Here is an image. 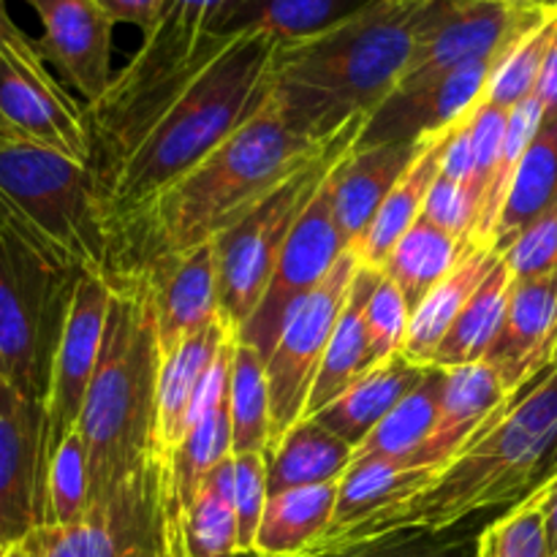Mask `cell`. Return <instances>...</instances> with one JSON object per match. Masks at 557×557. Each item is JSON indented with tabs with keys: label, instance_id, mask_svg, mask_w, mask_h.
I'll use <instances>...</instances> for the list:
<instances>
[{
	"label": "cell",
	"instance_id": "49",
	"mask_svg": "<svg viewBox=\"0 0 557 557\" xmlns=\"http://www.w3.org/2000/svg\"><path fill=\"white\" fill-rule=\"evenodd\" d=\"M482 3L511 5V9L525 11H557V0H482Z\"/></svg>",
	"mask_w": 557,
	"mask_h": 557
},
{
	"label": "cell",
	"instance_id": "23",
	"mask_svg": "<svg viewBox=\"0 0 557 557\" xmlns=\"http://www.w3.org/2000/svg\"><path fill=\"white\" fill-rule=\"evenodd\" d=\"M424 375H428L424 364L411 362L406 354H395L386 362L375 364L351 389L343 392L335 403L310 419L324 424L330 433L357 451L370 438V433L422 384Z\"/></svg>",
	"mask_w": 557,
	"mask_h": 557
},
{
	"label": "cell",
	"instance_id": "48",
	"mask_svg": "<svg viewBox=\"0 0 557 557\" xmlns=\"http://www.w3.org/2000/svg\"><path fill=\"white\" fill-rule=\"evenodd\" d=\"M533 96L542 101L544 117H547V114H557V27H555L553 44H549L547 60H544L542 76H539V85Z\"/></svg>",
	"mask_w": 557,
	"mask_h": 557
},
{
	"label": "cell",
	"instance_id": "19",
	"mask_svg": "<svg viewBox=\"0 0 557 557\" xmlns=\"http://www.w3.org/2000/svg\"><path fill=\"white\" fill-rule=\"evenodd\" d=\"M557 351V272L515 281L504 326L484 362L498 373L509 395L555 364Z\"/></svg>",
	"mask_w": 557,
	"mask_h": 557
},
{
	"label": "cell",
	"instance_id": "33",
	"mask_svg": "<svg viewBox=\"0 0 557 557\" xmlns=\"http://www.w3.org/2000/svg\"><path fill=\"white\" fill-rule=\"evenodd\" d=\"M471 245L451 237L444 228L433 226L430 221L419 218L406 237L395 245L392 256L384 264V275L395 281L406 297L408 310H417L430 292L460 264L462 256Z\"/></svg>",
	"mask_w": 557,
	"mask_h": 557
},
{
	"label": "cell",
	"instance_id": "36",
	"mask_svg": "<svg viewBox=\"0 0 557 557\" xmlns=\"http://www.w3.org/2000/svg\"><path fill=\"white\" fill-rule=\"evenodd\" d=\"M232 455H270L272 413L267 359L237 337L228 370Z\"/></svg>",
	"mask_w": 557,
	"mask_h": 557
},
{
	"label": "cell",
	"instance_id": "2",
	"mask_svg": "<svg viewBox=\"0 0 557 557\" xmlns=\"http://www.w3.org/2000/svg\"><path fill=\"white\" fill-rule=\"evenodd\" d=\"M326 141L292 131L270 92L259 114L109 234L107 277L139 275L221 239Z\"/></svg>",
	"mask_w": 557,
	"mask_h": 557
},
{
	"label": "cell",
	"instance_id": "1",
	"mask_svg": "<svg viewBox=\"0 0 557 557\" xmlns=\"http://www.w3.org/2000/svg\"><path fill=\"white\" fill-rule=\"evenodd\" d=\"M277 38L221 36L185 76L123 117L90 128L98 205L109 234L264 109Z\"/></svg>",
	"mask_w": 557,
	"mask_h": 557
},
{
	"label": "cell",
	"instance_id": "9",
	"mask_svg": "<svg viewBox=\"0 0 557 557\" xmlns=\"http://www.w3.org/2000/svg\"><path fill=\"white\" fill-rule=\"evenodd\" d=\"M161 457L90 504L74 525H38L25 539L30 557H172L163 511Z\"/></svg>",
	"mask_w": 557,
	"mask_h": 557
},
{
	"label": "cell",
	"instance_id": "10",
	"mask_svg": "<svg viewBox=\"0 0 557 557\" xmlns=\"http://www.w3.org/2000/svg\"><path fill=\"white\" fill-rule=\"evenodd\" d=\"M359 270V259L354 250H346L335 270L288 310L281 326L275 348L267 357V381H270V413L272 438L270 455L277 449L288 430L305 419L310 392L319 379L326 346L332 341L337 319L351 294L354 275Z\"/></svg>",
	"mask_w": 557,
	"mask_h": 557
},
{
	"label": "cell",
	"instance_id": "4",
	"mask_svg": "<svg viewBox=\"0 0 557 557\" xmlns=\"http://www.w3.org/2000/svg\"><path fill=\"white\" fill-rule=\"evenodd\" d=\"M433 11L435 0H379L319 36L277 44L272 101L292 131L326 141L370 117L400 85Z\"/></svg>",
	"mask_w": 557,
	"mask_h": 557
},
{
	"label": "cell",
	"instance_id": "25",
	"mask_svg": "<svg viewBox=\"0 0 557 557\" xmlns=\"http://www.w3.org/2000/svg\"><path fill=\"white\" fill-rule=\"evenodd\" d=\"M337 482L270 495L250 557H313L335 520Z\"/></svg>",
	"mask_w": 557,
	"mask_h": 557
},
{
	"label": "cell",
	"instance_id": "12",
	"mask_svg": "<svg viewBox=\"0 0 557 557\" xmlns=\"http://www.w3.org/2000/svg\"><path fill=\"white\" fill-rule=\"evenodd\" d=\"M555 11H525L482 0H435L433 16L413 47L397 90H417L473 63L500 54Z\"/></svg>",
	"mask_w": 557,
	"mask_h": 557
},
{
	"label": "cell",
	"instance_id": "40",
	"mask_svg": "<svg viewBox=\"0 0 557 557\" xmlns=\"http://www.w3.org/2000/svg\"><path fill=\"white\" fill-rule=\"evenodd\" d=\"M479 557H553L542 511L525 500L493 517L479 536Z\"/></svg>",
	"mask_w": 557,
	"mask_h": 557
},
{
	"label": "cell",
	"instance_id": "30",
	"mask_svg": "<svg viewBox=\"0 0 557 557\" xmlns=\"http://www.w3.org/2000/svg\"><path fill=\"white\" fill-rule=\"evenodd\" d=\"M557 205V114H547L528 145L493 232V248L504 250L522 228Z\"/></svg>",
	"mask_w": 557,
	"mask_h": 557
},
{
	"label": "cell",
	"instance_id": "29",
	"mask_svg": "<svg viewBox=\"0 0 557 557\" xmlns=\"http://www.w3.org/2000/svg\"><path fill=\"white\" fill-rule=\"evenodd\" d=\"M451 128H455V125H451ZM451 128L433 136L428 150L419 156V161L408 169L406 177H403L400 183L395 185V190L386 196V201L381 205V210L375 212L368 232H364L362 239L351 248L362 267L384 270L386 259L392 256L395 245L400 243V239L406 237L408 228L422 218L430 188H433L435 177L441 174V156H444L446 136H449Z\"/></svg>",
	"mask_w": 557,
	"mask_h": 557
},
{
	"label": "cell",
	"instance_id": "17",
	"mask_svg": "<svg viewBox=\"0 0 557 557\" xmlns=\"http://www.w3.org/2000/svg\"><path fill=\"white\" fill-rule=\"evenodd\" d=\"M495 63H473L417 90H395L359 131L357 147L428 139L460 123L484 98Z\"/></svg>",
	"mask_w": 557,
	"mask_h": 557
},
{
	"label": "cell",
	"instance_id": "18",
	"mask_svg": "<svg viewBox=\"0 0 557 557\" xmlns=\"http://www.w3.org/2000/svg\"><path fill=\"white\" fill-rule=\"evenodd\" d=\"M125 277H139L147 286L163 359L223 315L218 299L215 243L163 259L139 275Z\"/></svg>",
	"mask_w": 557,
	"mask_h": 557
},
{
	"label": "cell",
	"instance_id": "3",
	"mask_svg": "<svg viewBox=\"0 0 557 557\" xmlns=\"http://www.w3.org/2000/svg\"><path fill=\"white\" fill-rule=\"evenodd\" d=\"M557 473V364L522 386L433 487L326 544L330 557L392 533L449 531L525 504Z\"/></svg>",
	"mask_w": 557,
	"mask_h": 557
},
{
	"label": "cell",
	"instance_id": "26",
	"mask_svg": "<svg viewBox=\"0 0 557 557\" xmlns=\"http://www.w3.org/2000/svg\"><path fill=\"white\" fill-rule=\"evenodd\" d=\"M379 275L381 270L359 264L351 283V294H348V302L343 308L341 319H337L332 341L326 346L324 362H321L319 379H315L313 392H310L305 419L324 411L330 403H335L343 392L351 389L362 375H368L375 368L373 357H370L368 330H364V310H368L370 294H373Z\"/></svg>",
	"mask_w": 557,
	"mask_h": 557
},
{
	"label": "cell",
	"instance_id": "37",
	"mask_svg": "<svg viewBox=\"0 0 557 557\" xmlns=\"http://www.w3.org/2000/svg\"><path fill=\"white\" fill-rule=\"evenodd\" d=\"M90 509V460L82 435L71 433L52 455L44 476L41 522L38 525H74Z\"/></svg>",
	"mask_w": 557,
	"mask_h": 557
},
{
	"label": "cell",
	"instance_id": "44",
	"mask_svg": "<svg viewBox=\"0 0 557 557\" xmlns=\"http://www.w3.org/2000/svg\"><path fill=\"white\" fill-rule=\"evenodd\" d=\"M506 123H509V109L495 107V103H487V101H479L471 114V145H473L471 190L479 199V212H482L484 199H487L490 185H493L500 145H504Z\"/></svg>",
	"mask_w": 557,
	"mask_h": 557
},
{
	"label": "cell",
	"instance_id": "21",
	"mask_svg": "<svg viewBox=\"0 0 557 557\" xmlns=\"http://www.w3.org/2000/svg\"><path fill=\"white\" fill-rule=\"evenodd\" d=\"M509 397L498 373L487 362L446 370L438 424L422 449L413 451L408 466L446 471L473 444L484 424L509 403Z\"/></svg>",
	"mask_w": 557,
	"mask_h": 557
},
{
	"label": "cell",
	"instance_id": "50",
	"mask_svg": "<svg viewBox=\"0 0 557 557\" xmlns=\"http://www.w3.org/2000/svg\"><path fill=\"white\" fill-rule=\"evenodd\" d=\"M22 33L25 30H20V27H16V22L11 20L5 0H0V41H9V38L22 36Z\"/></svg>",
	"mask_w": 557,
	"mask_h": 557
},
{
	"label": "cell",
	"instance_id": "32",
	"mask_svg": "<svg viewBox=\"0 0 557 557\" xmlns=\"http://www.w3.org/2000/svg\"><path fill=\"white\" fill-rule=\"evenodd\" d=\"M511 286H515V277H511L506 261L500 259L487 275V281L473 294L471 302L457 315L451 330L446 332L430 368L451 370L462 368V364L484 362L495 337H498L500 326H504Z\"/></svg>",
	"mask_w": 557,
	"mask_h": 557
},
{
	"label": "cell",
	"instance_id": "38",
	"mask_svg": "<svg viewBox=\"0 0 557 557\" xmlns=\"http://www.w3.org/2000/svg\"><path fill=\"white\" fill-rule=\"evenodd\" d=\"M557 27V11L547 20L539 22L536 27L517 38L509 49L498 58L490 74L487 90L482 101L495 103V107L515 109L517 103L531 98L536 92L539 76H542L544 60H547L549 44H553Z\"/></svg>",
	"mask_w": 557,
	"mask_h": 557
},
{
	"label": "cell",
	"instance_id": "46",
	"mask_svg": "<svg viewBox=\"0 0 557 557\" xmlns=\"http://www.w3.org/2000/svg\"><path fill=\"white\" fill-rule=\"evenodd\" d=\"M98 5L107 11V16L114 25L125 22V25L139 27L147 36L158 25V20H161L166 0H98Z\"/></svg>",
	"mask_w": 557,
	"mask_h": 557
},
{
	"label": "cell",
	"instance_id": "27",
	"mask_svg": "<svg viewBox=\"0 0 557 557\" xmlns=\"http://www.w3.org/2000/svg\"><path fill=\"white\" fill-rule=\"evenodd\" d=\"M498 261L500 253L493 245H471L460 264L424 297V302L411 313L406 346H403V354L411 362L424 364V368L433 364V357L446 332L451 330L457 315L471 302V297L487 281Z\"/></svg>",
	"mask_w": 557,
	"mask_h": 557
},
{
	"label": "cell",
	"instance_id": "28",
	"mask_svg": "<svg viewBox=\"0 0 557 557\" xmlns=\"http://www.w3.org/2000/svg\"><path fill=\"white\" fill-rule=\"evenodd\" d=\"M166 533L172 557H243L234 515V455L207 473L196 498Z\"/></svg>",
	"mask_w": 557,
	"mask_h": 557
},
{
	"label": "cell",
	"instance_id": "24",
	"mask_svg": "<svg viewBox=\"0 0 557 557\" xmlns=\"http://www.w3.org/2000/svg\"><path fill=\"white\" fill-rule=\"evenodd\" d=\"M441 473L444 471H438V468H411L400 460L354 462L346 476L341 479V493H337L335 520H332L330 533L321 539L313 557H319L326 544L341 539L351 528L362 525L370 517L422 495L424 490L438 482Z\"/></svg>",
	"mask_w": 557,
	"mask_h": 557
},
{
	"label": "cell",
	"instance_id": "22",
	"mask_svg": "<svg viewBox=\"0 0 557 557\" xmlns=\"http://www.w3.org/2000/svg\"><path fill=\"white\" fill-rule=\"evenodd\" d=\"M234 335H237V330L232 326V321L221 315L207 330L188 337L177 351L163 359L156 424V451L161 460H166L188 433V419L196 397H199L218 354Z\"/></svg>",
	"mask_w": 557,
	"mask_h": 557
},
{
	"label": "cell",
	"instance_id": "54",
	"mask_svg": "<svg viewBox=\"0 0 557 557\" xmlns=\"http://www.w3.org/2000/svg\"><path fill=\"white\" fill-rule=\"evenodd\" d=\"M555 364H557V351H555Z\"/></svg>",
	"mask_w": 557,
	"mask_h": 557
},
{
	"label": "cell",
	"instance_id": "31",
	"mask_svg": "<svg viewBox=\"0 0 557 557\" xmlns=\"http://www.w3.org/2000/svg\"><path fill=\"white\" fill-rule=\"evenodd\" d=\"M354 462V446L337 438L335 433L315 419H302L286 433L270 457V495L286 493L294 487H315V484L337 482L348 473Z\"/></svg>",
	"mask_w": 557,
	"mask_h": 557
},
{
	"label": "cell",
	"instance_id": "7",
	"mask_svg": "<svg viewBox=\"0 0 557 557\" xmlns=\"http://www.w3.org/2000/svg\"><path fill=\"white\" fill-rule=\"evenodd\" d=\"M364 120L368 117H357L343 125L308 163H302L292 177L283 180L253 212H248L237 226L215 239L221 313L232 321L237 332L259 310L288 234L294 232L305 207L313 201V196L335 172L337 163L354 150Z\"/></svg>",
	"mask_w": 557,
	"mask_h": 557
},
{
	"label": "cell",
	"instance_id": "11",
	"mask_svg": "<svg viewBox=\"0 0 557 557\" xmlns=\"http://www.w3.org/2000/svg\"><path fill=\"white\" fill-rule=\"evenodd\" d=\"M0 114L20 139L90 166L92 136L85 103L49 74L36 38L27 33L0 41Z\"/></svg>",
	"mask_w": 557,
	"mask_h": 557
},
{
	"label": "cell",
	"instance_id": "47",
	"mask_svg": "<svg viewBox=\"0 0 557 557\" xmlns=\"http://www.w3.org/2000/svg\"><path fill=\"white\" fill-rule=\"evenodd\" d=\"M528 500L542 511L544 531H547L549 542V555L557 557V473L553 479H547V482H544Z\"/></svg>",
	"mask_w": 557,
	"mask_h": 557
},
{
	"label": "cell",
	"instance_id": "52",
	"mask_svg": "<svg viewBox=\"0 0 557 557\" xmlns=\"http://www.w3.org/2000/svg\"><path fill=\"white\" fill-rule=\"evenodd\" d=\"M5 557H30V553H27V544L20 542V544H14V547H9Z\"/></svg>",
	"mask_w": 557,
	"mask_h": 557
},
{
	"label": "cell",
	"instance_id": "45",
	"mask_svg": "<svg viewBox=\"0 0 557 557\" xmlns=\"http://www.w3.org/2000/svg\"><path fill=\"white\" fill-rule=\"evenodd\" d=\"M422 218L433 223V226L444 228L451 237L471 245L473 228H476L479 221V201L468 185L455 183V180L438 174L433 188H430L428 201H424Z\"/></svg>",
	"mask_w": 557,
	"mask_h": 557
},
{
	"label": "cell",
	"instance_id": "34",
	"mask_svg": "<svg viewBox=\"0 0 557 557\" xmlns=\"http://www.w3.org/2000/svg\"><path fill=\"white\" fill-rule=\"evenodd\" d=\"M446 370L428 368L422 384L370 433V438L354 451V462L370 460H411L413 451L422 449L424 441L433 435L441 417L444 400ZM351 462V466H354Z\"/></svg>",
	"mask_w": 557,
	"mask_h": 557
},
{
	"label": "cell",
	"instance_id": "41",
	"mask_svg": "<svg viewBox=\"0 0 557 557\" xmlns=\"http://www.w3.org/2000/svg\"><path fill=\"white\" fill-rule=\"evenodd\" d=\"M408 324H411V310H408L406 297L395 286V281H389L381 272L373 294H370L368 310H364V330H368L370 357L375 364L386 362L395 354H403Z\"/></svg>",
	"mask_w": 557,
	"mask_h": 557
},
{
	"label": "cell",
	"instance_id": "43",
	"mask_svg": "<svg viewBox=\"0 0 557 557\" xmlns=\"http://www.w3.org/2000/svg\"><path fill=\"white\" fill-rule=\"evenodd\" d=\"M500 259L506 261L515 281H531L557 272V205L522 228L500 250Z\"/></svg>",
	"mask_w": 557,
	"mask_h": 557
},
{
	"label": "cell",
	"instance_id": "8",
	"mask_svg": "<svg viewBox=\"0 0 557 557\" xmlns=\"http://www.w3.org/2000/svg\"><path fill=\"white\" fill-rule=\"evenodd\" d=\"M0 190L82 272L107 277V226L87 163L27 139H3Z\"/></svg>",
	"mask_w": 557,
	"mask_h": 557
},
{
	"label": "cell",
	"instance_id": "14",
	"mask_svg": "<svg viewBox=\"0 0 557 557\" xmlns=\"http://www.w3.org/2000/svg\"><path fill=\"white\" fill-rule=\"evenodd\" d=\"M330 177L321 185L319 194L313 196V201L305 207L294 232L288 234L281 261H277V270L272 275V283L267 288L264 299H261L259 310L237 332L239 341L253 346L264 359L275 348L288 310L299 299L308 297L335 270L341 256L348 250L341 226L335 221V201H332Z\"/></svg>",
	"mask_w": 557,
	"mask_h": 557
},
{
	"label": "cell",
	"instance_id": "16",
	"mask_svg": "<svg viewBox=\"0 0 557 557\" xmlns=\"http://www.w3.org/2000/svg\"><path fill=\"white\" fill-rule=\"evenodd\" d=\"M41 20L38 52L60 71L65 82L96 103L112 85L114 22L98 0H25Z\"/></svg>",
	"mask_w": 557,
	"mask_h": 557
},
{
	"label": "cell",
	"instance_id": "42",
	"mask_svg": "<svg viewBox=\"0 0 557 557\" xmlns=\"http://www.w3.org/2000/svg\"><path fill=\"white\" fill-rule=\"evenodd\" d=\"M270 460L267 455H234V515H237L239 555L253 553L256 533L270 500Z\"/></svg>",
	"mask_w": 557,
	"mask_h": 557
},
{
	"label": "cell",
	"instance_id": "13",
	"mask_svg": "<svg viewBox=\"0 0 557 557\" xmlns=\"http://www.w3.org/2000/svg\"><path fill=\"white\" fill-rule=\"evenodd\" d=\"M109 308H112V286H109L107 277L85 272L74 288V299H71L69 315H65L63 324V335H60L52 370H49V386L47 397H44V476H47V466L54 451H58V446L79 424L87 389H90V381L98 368V357H101Z\"/></svg>",
	"mask_w": 557,
	"mask_h": 557
},
{
	"label": "cell",
	"instance_id": "15",
	"mask_svg": "<svg viewBox=\"0 0 557 557\" xmlns=\"http://www.w3.org/2000/svg\"><path fill=\"white\" fill-rule=\"evenodd\" d=\"M44 406L0 379V539L25 542L41 522Z\"/></svg>",
	"mask_w": 557,
	"mask_h": 557
},
{
	"label": "cell",
	"instance_id": "51",
	"mask_svg": "<svg viewBox=\"0 0 557 557\" xmlns=\"http://www.w3.org/2000/svg\"><path fill=\"white\" fill-rule=\"evenodd\" d=\"M3 139H20V136L14 134V128H11V125L5 123L3 114H0V141H3Z\"/></svg>",
	"mask_w": 557,
	"mask_h": 557
},
{
	"label": "cell",
	"instance_id": "5",
	"mask_svg": "<svg viewBox=\"0 0 557 557\" xmlns=\"http://www.w3.org/2000/svg\"><path fill=\"white\" fill-rule=\"evenodd\" d=\"M112 286L107 332L76 433L90 460V504L107 498L158 457L161 346L150 294L139 277H107Z\"/></svg>",
	"mask_w": 557,
	"mask_h": 557
},
{
	"label": "cell",
	"instance_id": "39",
	"mask_svg": "<svg viewBox=\"0 0 557 557\" xmlns=\"http://www.w3.org/2000/svg\"><path fill=\"white\" fill-rule=\"evenodd\" d=\"M490 520L473 517L449 531L392 533L330 557H479V536Z\"/></svg>",
	"mask_w": 557,
	"mask_h": 557
},
{
	"label": "cell",
	"instance_id": "35",
	"mask_svg": "<svg viewBox=\"0 0 557 557\" xmlns=\"http://www.w3.org/2000/svg\"><path fill=\"white\" fill-rule=\"evenodd\" d=\"M379 0H245L226 27V36L243 30H261L277 41H302L319 36Z\"/></svg>",
	"mask_w": 557,
	"mask_h": 557
},
{
	"label": "cell",
	"instance_id": "20",
	"mask_svg": "<svg viewBox=\"0 0 557 557\" xmlns=\"http://www.w3.org/2000/svg\"><path fill=\"white\" fill-rule=\"evenodd\" d=\"M430 141L433 136L379 147L354 145V150L337 163L330 177L332 201H335V221L348 250L362 239L386 196L406 177L408 169L419 161Z\"/></svg>",
	"mask_w": 557,
	"mask_h": 557
},
{
	"label": "cell",
	"instance_id": "53",
	"mask_svg": "<svg viewBox=\"0 0 557 557\" xmlns=\"http://www.w3.org/2000/svg\"><path fill=\"white\" fill-rule=\"evenodd\" d=\"M5 553H9V547H5L3 539H0V557H5Z\"/></svg>",
	"mask_w": 557,
	"mask_h": 557
},
{
	"label": "cell",
	"instance_id": "6",
	"mask_svg": "<svg viewBox=\"0 0 557 557\" xmlns=\"http://www.w3.org/2000/svg\"><path fill=\"white\" fill-rule=\"evenodd\" d=\"M82 275L0 190V379L41 406Z\"/></svg>",
	"mask_w": 557,
	"mask_h": 557
}]
</instances>
